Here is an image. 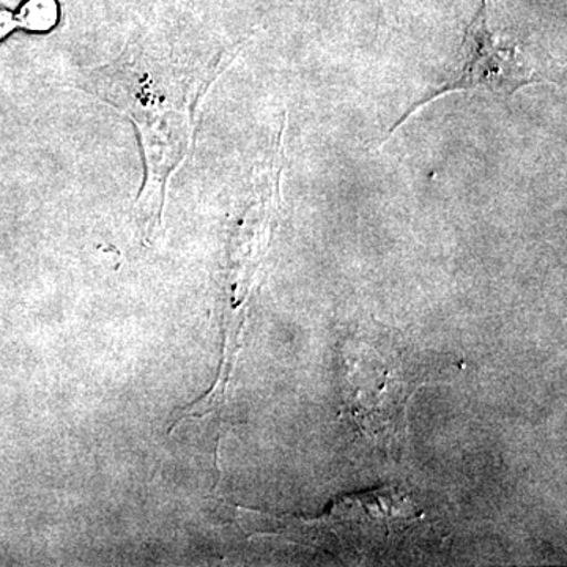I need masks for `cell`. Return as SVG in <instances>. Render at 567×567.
<instances>
[{"mask_svg":"<svg viewBox=\"0 0 567 567\" xmlns=\"http://www.w3.org/2000/svg\"><path fill=\"white\" fill-rule=\"evenodd\" d=\"M535 69L518 50L516 43L499 39L491 28L488 0H481L475 18L470 22L464 35V43L456 62L440 78L434 87L429 89L409 110L394 122L385 141L413 114L432 102L454 92L484 91L495 96L513 99L516 92L528 85L539 84Z\"/></svg>","mask_w":567,"mask_h":567,"instance_id":"obj_1","label":"cell"},{"mask_svg":"<svg viewBox=\"0 0 567 567\" xmlns=\"http://www.w3.org/2000/svg\"><path fill=\"white\" fill-rule=\"evenodd\" d=\"M412 516L409 499L398 488L388 487L368 494L344 496L322 517L287 522L286 536L324 550L363 554L383 550L395 535L409 528Z\"/></svg>","mask_w":567,"mask_h":567,"instance_id":"obj_2","label":"cell"},{"mask_svg":"<svg viewBox=\"0 0 567 567\" xmlns=\"http://www.w3.org/2000/svg\"><path fill=\"white\" fill-rule=\"evenodd\" d=\"M18 25L33 32H47L59 21V6L55 0H25L17 14Z\"/></svg>","mask_w":567,"mask_h":567,"instance_id":"obj_3","label":"cell"},{"mask_svg":"<svg viewBox=\"0 0 567 567\" xmlns=\"http://www.w3.org/2000/svg\"><path fill=\"white\" fill-rule=\"evenodd\" d=\"M18 25L17 17L10 13V11L0 9V40L3 37L9 35L11 31Z\"/></svg>","mask_w":567,"mask_h":567,"instance_id":"obj_4","label":"cell"},{"mask_svg":"<svg viewBox=\"0 0 567 567\" xmlns=\"http://www.w3.org/2000/svg\"><path fill=\"white\" fill-rule=\"evenodd\" d=\"M379 2H380V3H382V2H383V0H379Z\"/></svg>","mask_w":567,"mask_h":567,"instance_id":"obj_5","label":"cell"}]
</instances>
